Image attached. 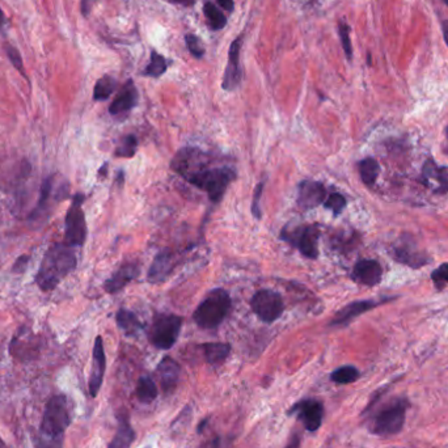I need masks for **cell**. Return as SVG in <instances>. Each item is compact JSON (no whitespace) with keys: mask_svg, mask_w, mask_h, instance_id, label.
<instances>
[{"mask_svg":"<svg viewBox=\"0 0 448 448\" xmlns=\"http://www.w3.org/2000/svg\"><path fill=\"white\" fill-rule=\"evenodd\" d=\"M211 158L204 151L183 148L176 153L171 165L174 172L207 193L211 202L218 204L234 181L236 172L230 167H211Z\"/></svg>","mask_w":448,"mask_h":448,"instance_id":"1","label":"cell"},{"mask_svg":"<svg viewBox=\"0 0 448 448\" xmlns=\"http://www.w3.org/2000/svg\"><path fill=\"white\" fill-rule=\"evenodd\" d=\"M76 267V255L71 245L54 244L43 255L38 273L36 274V284L42 291H51L61 284L64 276Z\"/></svg>","mask_w":448,"mask_h":448,"instance_id":"2","label":"cell"},{"mask_svg":"<svg viewBox=\"0 0 448 448\" xmlns=\"http://www.w3.org/2000/svg\"><path fill=\"white\" fill-rule=\"evenodd\" d=\"M70 424L71 418L67 398L63 395L50 398L42 418L37 448H63L64 431Z\"/></svg>","mask_w":448,"mask_h":448,"instance_id":"3","label":"cell"},{"mask_svg":"<svg viewBox=\"0 0 448 448\" xmlns=\"http://www.w3.org/2000/svg\"><path fill=\"white\" fill-rule=\"evenodd\" d=\"M231 298L223 288L213 290L197 307L193 318L202 329H214L223 323L231 309Z\"/></svg>","mask_w":448,"mask_h":448,"instance_id":"4","label":"cell"},{"mask_svg":"<svg viewBox=\"0 0 448 448\" xmlns=\"http://www.w3.org/2000/svg\"><path fill=\"white\" fill-rule=\"evenodd\" d=\"M409 407L407 398H396L391 400L371 419V431L379 437H391L401 431L405 424Z\"/></svg>","mask_w":448,"mask_h":448,"instance_id":"5","label":"cell"},{"mask_svg":"<svg viewBox=\"0 0 448 448\" xmlns=\"http://www.w3.org/2000/svg\"><path fill=\"white\" fill-rule=\"evenodd\" d=\"M69 195V183L61 178L58 174L48 177L41 186L40 200L37 206L31 211V218L33 223H42L43 219H48L52 207L58 202L66 200Z\"/></svg>","mask_w":448,"mask_h":448,"instance_id":"6","label":"cell"},{"mask_svg":"<svg viewBox=\"0 0 448 448\" xmlns=\"http://www.w3.org/2000/svg\"><path fill=\"white\" fill-rule=\"evenodd\" d=\"M84 195L76 194L72 198V204L66 214L64 220V239L66 244L82 246L87 239V223L83 211Z\"/></svg>","mask_w":448,"mask_h":448,"instance_id":"7","label":"cell"},{"mask_svg":"<svg viewBox=\"0 0 448 448\" xmlns=\"http://www.w3.org/2000/svg\"><path fill=\"white\" fill-rule=\"evenodd\" d=\"M183 318L176 315H159L153 320L150 341L153 346L168 350L174 346L180 336Z\"/></svg>","mask_w":448,"mask_h":448,"instance_id":"8","label":"cell"},{"mask_svg":"<svg viewBox=\"0 0 448 448\" xmlns=\"http://www.w3.org/2000/svg\"><path fill=\"white\" fill-rule=\"evenodd\" d=\"M252 309L258 318L265 323H274L285 311V303L282 296L270 290H261L255 293L252 302Z\"/></svg>","mask_w":448,"mask_h":448,"instance_id":"9","label":"cell"},{"mask_svg":"<svg viewBox=\"0 0 448 448\" xmlns=\"http://www.w3.org/2000/svg\"><path fill=\"white\" fill-rule=\"evenodd\" d=\"M281 237L286 241H288L290 244L295 245L299 252L307 258H312V260L317 258L318 255L317 241L320 237V232L316 225L298 227L294 231L285 228L282 231Z\"/></svg>","mask_w":448,"mask_h":448,"instance_id":"10","label":"cell"},{"mask_svg":"<svg viewBox=\"0 0 448 448\" xmlns=\"http://www.w3.org/2000/svg\"><path fill=\"white\" fill-rule=\"evenodd\" d=\"M392 257L400 264L414 269L422 267L430 261L428 255L418 249L416 243L409 236L398 239V241L392 245Z\"/></svg>","mask_w":448,"mask_h":448,"instance_id":"11","label":"cell"},{"mask_svg":"<svg viewBox=\"0 0 448 448\" xmlns=\"http://www.w3.org/2000/svg\"><path fill=\"white\" fill-rule=\"evenodd\" d=\"M243 45V37H237L231 43L230 54H228V63L225 67L223 76V90L225 91H234L241 80V70H240V49Z\"/></svg>","mask_w":448,"mask_h":448,"instance_id":"12","label":"cell"},{"mask_svg":"<svg viewBox=\"0 0 448 448\" xmlns=\"http://www.w3.org/2000/svg\"><path fill=\"white\" fill-rule=\"evenodd\" d=\"M294 412H296L298 418L303 422L304 428L308 431H316L321 426L323 417H324V407L321 402L316 400H304L296 404L290 413H294Z\"/></svg>","mask_w":448,"mask_h":448,"instance_id":"13","label":"cell"},{"mask_svg":"<svg viewBox=\"0 0 448 448\" xmlns=\"http://www.w3.org/2000/svg\"><path fill=\"white\" fill-rule=\"evenodd\" d=\"M298 204L303 209H314L326 200V186L321 183L306 180L298 186Z\"/></svg>","mask_w":448,"mask_h":448,"instance_id":"14","label":"cell"},{"mask_svg":"<svg viewBox=\"0 0 448 448\" xmlns=\"http://www.w3.org/2000/svg\"><path fill=\"white\" fill-rule=\"evenodd\" d=\"M421 181L428 188H431L433 183V192L435 194H444L448 192V168L447 167H438L434 163L433 159L428 160L421 174Z\"/></svg>","mask_w":448,"mask_h":448,"instance_id":"15","label":"cell"},{"mask_svg":"<svg viewBox=\"0 0 448 448\" xmlns=\"http://www.w3.org/2000/svg\"><path fill=\"white\" fill-rule=\"evenodd\" d=\"M106 367V358L104 351L102 338L99 336L94 341L93 346V365H92L91 377H90V393L92 398H96L102 388L104 374Z\"/></svg>","mask_w":448,"mask_h":448,"instance_id":"16","label":"cell"},{"mask_svg":"<svg viewBox=\"0 0 448 448\" xmlns=\"http://www.w3.org/2000/svg\"><path fill=\"white\" fill-rule=\"evenodd\" d=\"M382 276L383 267L377 260H360L356 264L353 270V278L358 284L368 287L379 285L382 282Z\"/></svg>","mask_w":448,"mask_h":448,"instance_id":"17","label":"cell"},{"mask_svg":"<svg viewBox=\"0 0 448 448\" xmlns=\"http://www.w3.org/2000/svg\"><path fill=\"white\" fill-rule=\"evenodd\" d=\"M138 99H139V94L135 84L133 80H127L121 88L120 93L117 94V97L111 104L109 113L112 115H121L125 113L130 112L134 106H136Z\"/></svg>","mask_w":448,"mask_h":448,"instance_id":"18","label":"cell"},{"mask_svg":"<svg viewBox=\"0 0 448 448\" xmlns=\"http://www.w3.org/2000/svg\"><path fill=\"white\" fill-rule=\"evenodd\" d=\"M377 306H379V303L375 300H357V302H353V303L347 304L341 311L337 312L336 316L333 317V320L330 323V326H345L347 323H350L351 320H354L358 316L363 315V314L374 309Z\"/></svg>","mask_w":448,"mask_h":448,"instance_id":"19","label":"cell"},{"mask_svg":"<svg viewBox=\"0 0 448 448\" xmlns=\"http://www.w3.org/2000/svg\"><path fill=\"white\" fill-rule=\"evenodd\" d=\"M138 274H139V267L136 264L122 265L104 284V288L109 294H115L121 291L127 284H130L135 276H138Z\"/></svg>","mask_w":448,"mask_h":448,"instance_id":"20","label":"cell"},{"mask_svg":"<svg viewBox=\"0 0 448 448\" xmlns=\"http://www.w3.org/2000/svg\"><path fill=\"white\" fill-rule=\"evenodd\" d=\"M172 270V252L168 248L162 249L153 260L148 272V281L153 284H160Z\"/></svg>","mask_w":448,"mask_h":448,"instance_id":"21","label":"cell"},{"mask_svg":"<svg viewBox=\"0 0 448 448\" xmlns=\"http://www.w3.org/2000/svg\"><path fill=\"white\" fill-rule=\"evenodd\" d=\"M156 372L164 392H172L177 386L178 377H180L178 363L172 358H164L160 365L158 366Z\"/></svg>","mask_w":448,"mask_h":448,"instance_id":"22","label":"cell"},{"mask_svg":"<svg viewBox=\"0 0 448 448\" xmlns=\"http://www.w3.org/2000/svg\"><path fill=\"white\" fill-rule=\"evenodd\" d=\"M134 430L127 418H118V428L108 448H130L134 440Z\"/></svg>","mask_w":448,"mask_h":448,"instance_id":"23","label":"cell"},{"mask_svg":"<svg viewBox=\"0 0 448 448\" xmlns=\"http://www.w3.org/2000/svg\"><path fill=\"white\" fill-rule=\"evenodd\" d=\"M117 324L127 336H136L138 333L142 332L143 329V326L138 320V317L134 315L132 311H127L123 308L117 312Z\"/></svg>","mask_w":448,"mask_h":448,"instance_id":"24","label":"cell"},{"mask_svg":"<svg viewBox=\"0 0 448 448\" xmlns=\"http://www.w3.org/2000/svg\"><path fill=\"white\" fill-rule=\"evenodd\" d=\"M204 357L210 365H220L228 357L231 346L228 344L215 342V344H204Z\"/></svg>","mask_w":448,"mask_h":448,"instance_id":"25","label":"cell"},{"mask_svg":"<svg viewBox=\"0 0 448 448\" xmlns=\"http://www.w3.org/2000/svg\"><path fill=\"white\" fill-rule=\"evenodd\" d=\"M359 174L362 181L366 183L367 186H372L377 183V178L380 172V165L374 158H366L359 163Z\"/></svg>","mask_w":448,"mask_h":448,"instance_id":"26","label":"cell"},{"mask_svg":"<svg viewBox=\"0 0 448 448\" xmlns=\"http://www.w3.org/2000/svg\"><path fill=\"white\" fill-rule=\"evenodd\" d=\"M136 398L143 404H151L158 398V388L151 377H142L138 380Z\"/></svg>","mask_w":448,"mask_h":448,"instance_id":"27","label":"cell"},{"mask_svg":"<svg viewBox=\"0 0 448 448\" xmlns=\"http://www.w3.org/2000/svg\"><path fill=\"white\" fill-rule=\"evenodd\" d=\"M115 88H117V80L111 75H104L94 85L93 99L96 102H105L111 97V94L115 91Z\"/></svg>","mask_w":448,"mask_h":448,"instance_id":"28","label":"cell"},{"mask_svg":"<svg viewBox=\"0 0 448 448\" xmlns=\"http://www.w3.org/2000/svg\"><path fill=\"white\" fill-rule=\"evenodd\" d=\"M204 16L207 18V20H209L210 27H211L214 31H220V29H223L224 27H225L227 19H225L223 12L218 10L213 3L209 1V3L204 4Z\"/></svg>","mask_w":448,"mask_h":448,"instance_id":"29","label":"cell"},{"mask_svg":"<svg viewBox=\"0 0 448 448\" xmlns=\"http://www.w3.org/2000/svg\"><path fill=\"white\" fill-rule=\"evenodd\" d=\"M136 148H138L136 138L134 135H126L117 144L115 156L117 158H125V159L133 158L135 153H136Z\"/></svg>","mask_w":448,"mask_h":448,"instance_id":"30","label":"cell"},{"mask_svg":"<svg viewBox=\"0 0 448 448\" xmlns=\"http://www.w3.org/2000/svg\"><path fill=\"white\" fill-rule=\"evenodd\" d=\"M330 377L337 384H350L359 377V371L354 366L340 367Z\"/></svg>","mask_w":448,"mask_h":448,"instance_id":"31","label":"cell"},{"mask_svg":"<svg viewBox=\"0 0 448 448\" xmlns=\"http://www.w3.org/2000/svg\"><path fill=\"white\" fill-rule=\"evenodd\" d=\"M165 71H167V61H165V58H164L163 55L158 54L156 51H153L151 52V62L147 66L144 75L153 76V78H159Z\"/></svg>","mask_w":448,"mask_h":448,"instance_id":"32","label":"cell"},{"mask_svg":"<svg viewBox=\"0 0 448 448\" xmlns=\"http://www.w3.org/2000/svg\"><path fill=\"white\" fill-rule=\"evenodd\" d=\"M338 34H340V40L342 43V49L345 51V55L349 61H351L353 46H351V41H350V27L345 21L338 22Z\"/></svg>","mask_w":448,"mask_h":448,"instance_id":"33","label":"cell"},{"mask_svg":"<svg viewBox=\"0 0 448 448\" xmlns=\"http://www.w3.org/2000/svg\"><path fill=\"white\" fill-rule=\"evenodd\" d=\"M326 207L328 210H330L335 215H340L344 209L346 207V200L342 194L332 193L329 194V197H326Z\"/></svg>","mask_w":448,"mask_h":448,"instance_id":"34","label":"cell"},{"mask_svg":"<svg viewBox=\"0 0 448 448\" xmlns=\"http://www.w3.org/2000/svg\"><path fill=\"white\" fill-rule=\"evenodd\" d=\"M4 50H6V54H7V57H8V59H10V63H12V66H13L18 71L20 72L21 75H22L24 78H27V74H25V69H24V63H22L20 51L18 50L16 48H13L12 45H10V43H6V45H4Z\"/></svg>","mask_w":448,"mask_h":448,"instance_id":"35","label":"cell"},{"mask_svg":"<svg viewBox=\"0 0 448 448\" xmlns=\"http://www.w3.org/2000/svg\"><path fill=\"white\" fill-rule=\"evenodd\" d=\"M431 279L437 290H443L448 285V264L439 266L431 273Z\"/></svg>","mask_w":448,"mask_h":448,"instance_id":"36","label":"cell"},{"mask_svg":"<svg viewBox=\"0 0 448 448\" xmlns=\"http://www.w3.org/2000/svg\"><path fill=\"white\" fill-rule=\"evenodd\" d=\"M185 41H186L188 49L193 54V57L198 58V59L204 57V46H202V43H201L200 38H198L197 36H194V34H186V36H185Z\"/></svg>","mask_w":448,"mask_h":448,"instance_id":"37","label":"cell"},{"mask_svg":"<svg viewBox=\"0 0 448 448\" xmlns=\"http://www.w3.org/2000/svg\"><path fill=\"white\" fill-rule=\"evenodd\" d=\"M264 186H265V181H261V183L257 185V188L255 189V195H253V202H252V214L257 219L261 218V209H260V200H261V195L264 192Z\"/></svg>","mask_w":448,"mask_h":448,"instance_id":"38","label":"cell"},{"mask_svg":"<svg viewBox=\"0 0 448 448\" xmlns=\"http://www.w3.org/2000/svg\"><path fill=\"white\" fill-rule=\"evenodd\" d=\"M218 3L223 10H228V12L234 10V0H218Z\"/></svg>","mask_w":448,"mask_h":448,"instance_id":"39","label":"cell"},{"mask_svg":"<svg viewBox=\"0 0 448 448\" xmlns=\"http://www.w3.org/2000/svg\"><path fill=\"white\" fill-rule=\"evenodd\" d=\"M91 10V0H82V13L84 16H88Z\"/></svg>","mask_w":448,"mask_h":448,"instance_id":"40","label":"cell"},{"mask_svg":"<svg viewBox=\"0 0 448 448\" xmlns=\"http://www.w3.org/2000/svg\"><path fill=\"white\" fill-rule=\"evenodd\" d=\"M286 448H300V439L299 437H293L291 440H290V443L286 446Z\"/></svg>","mask_w":448,"mask_h":448,"instance_id":"41","label":"cell"},{"mask_svg":"<svg viewBox=\"0 0 448 448\" xmlns=\"http://www.w3.org/2000/svg\"><path fill=\"white\" fill-rule=\"evenodd\" d=\"M442 31H443V37H444V41H446L448 46V20H444L442 22Z\"/></svg>","mask_w":448,"mask_h":448,"instance_id":"42","label":"cell"},{"mask_svg":"<svg viewBox=\"0 0 448 448\" xmlns=\"http://www.w3.org/2000/svg\"><path fill=\"white\" fill-rule=\"evenodd\" d=\"M171 1L177 3V4H181V6H185V7H192L194 4V0H171Z\"/></svg>","mask_w":448,"mask_h":448,"instance_id":"43","label":"cell"},{"mask_svg":"<svg viewBox=\"0 0 448 448\" xmlns=\"http://www.w3.org/2000/svg\"><path fill=\"white\" fill-rule=\"evenodd\" d=\"M4 24H6V16H4V12L0 8V29L3 28Z\"/></svg>","mask_w":448,"mask_h":448,"instance_id":"44","label":"cell"},{"mask_svg":"<svg viewBox=\"0 0 448 448\" xmlns=\"http://www.w3.org/2000/svg\"><path fill=\"white\" fill-rule=\"evenodd\" d=\"M0 448H7V446H6V443H4L3 440H1V438H0Z\"/></svg>","mask_w":448,"mask_h":448,"instance_id":"45","label":"cell"},{"mask_svg":"<svg viewBox=\"0 0 448 448\" xmlns=\"http://www.w3.org/2000/svg\"><path fill=\"white\" fill-rule=\"evenodd\" d=\"M443 1H444V4L448 7V0H443Z\"/></svg>","mask_w":448,"mask_h":448,"instance_id":"46","label":"cell"},{"mask_svg":"<svg viewBox=\"0 0 448 448\" xmlns=\"http://www.w3.org/2000/svg\"><path fill=\"white\" fill-rule=\"evenodd\" d=\"M446 135H447V141H448V127H447V130H446Z\"/></svg>","mask_w":448,"mask_h":448,"instance_id":"47","label":"cell"}]
</instances>
